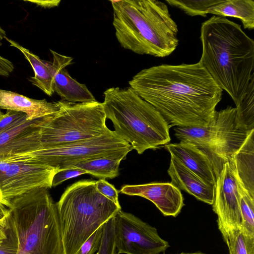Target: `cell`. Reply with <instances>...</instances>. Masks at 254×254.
Returning a JSON list of instances; mask_svg holds the SVG:
<instances>
[{
  "label": "cell",
  "instance_id": "1",
  "mask_svg": "<svg viewBox=\"0 0 254 254\" xmlns=\"http://www.w3.org/2000/svg\"><path fill=\"white\" fill-rule=\"evenodd\" d=\"M170 128L206 126L215 119L223 90L198 62L143 69L128 82Z\"/></svg>",
  "mask_w": 254,
  "mask_h": 254
},
{
  "label": "cell",
  "instance_id": "2",
  "mask_svg": "<svg viewBox=\"0 0 254 254\" xmlns=\"http://www.w3.org/2000/svg\"><path fill=\"white\" fill-rule=\"evenodd\" d=\"M199 62L236 106L245 96L254 73V41L241 25L212 16L201 24Z\"/></svg>",
  "mask_w": 254,
  "mask_h": 254
},
{
  "label": "cell",
  "instance_id": "3",
  "mask_svg": "<svg viewBox=\"0 0 254 254\" xmlns=\"http://www.w3.org/2000/svg\"><path fill=\"white\" fill-rule=\"evenodd\" d=\"M111 2L115 35L122 47L139 55L160 58L176 50L178 29L166 4L156 0Z\"/></svg>",
  "mask_w": 254,
  "mask_h": 254
},
{
  "label": "cell",
  "instance_id": "4",
  "mask_svg": "<svg viewBox=\"0 0 254 254\" xmlns=\"http://www.w3.org/2000/svg\"><path fill=\"white\" fill-rule=\"evenodd\" d=\"M106 119L114 131L138 154L156 149L171 140L170 127L160 113L130 87H111L104 92Z\"/></svg>",
  "mask_w": 254,
  "mask_h": 254
},
{
  "label": "cell",
  "instance_id": "5",
  "mask_svg": "<svg viewBox=\"0 0 254 254\" xmlns=\"http://www.w3.org/2000/svg\"><path fill=\"white\" fill-rule=\"evenodd\" d=\"M7 208L17 236V254H64L57 204L48 189L18 195Z\"/></svg>",
  "mask_w": 254,
  "mask_h": 254
},
{
  "label": "cell",
  "instance_id": "6",
  "mask_svg": "<svg viewBox=\"0 0 254 254\" xmlns=\"http://www.w3.org/2000/svg\"><path fill=\"white\" fill-rule=\"evenodd\" d=\"M56 204L64 254H76L100 226L122 209L98 191L96 181L89 180L67 187Z\"/></svg>",
  "mask_w": 254,
  "mask_h": 254
},
{
  "label": "cell",
  "instance_id": "7",
  "mask_svg": "<svg viewBox=\"0 0 254 254\" xmlns=\"http://www.w3.org/2000/svg\"><path fill=\"white\" fill-rule=\"evenodd\" d=\"M60 101L61 109L43 117L40 123L42 149L91 139L109 130L102 103Z\"/></svg>",
  "mask_w": 254,
  "mask_h": 254
},
{
  "label": "cell",
  "instance_id": "8",
  "mask_svg": "<svg viewBox=\"0 0 254 254\" xmlns=\"http://www.w3.org/2000/svg\"><path fill=\"white\" fill-rule=\"evenodd\" d=\"M236 108L228 106L217 112L209 125L197 127H175L174 135L180 141L191 142L206 152L215 165L218 175L223 165L229 162L249 132L236 125Z\"/></svg>",
  "mask_w": 254,
  "mask_h": 254
},
{
  "label": "cell",
  "instance_id": "9",
  "mask_svg": "<svg viewBox=\"0 0 254 254\" xmlns=\"http://www.w3.org/2000/svg\"><path fill=\"white\" fill-rule=\"evenodd\" d=\"M133 150L114 131L86 140L53 148L41 149L16 158L31 159L57 170L69 168L86 160L107 156H127Z\"/></svg>",
  "mask_w": 254,
  "mask_h": 254
},
{
  "label": "cell",
  "instance_id": "10",
  "mask_svg": "<svg viewBox=\"0 0 254 254\" xmlns=\"http://www.w3.org/2000/svg\"><path fill=\"white\" fill-rule=\"evenodd\" d=\"M57 170L31 159L0 162V204L7 208L14 197L37 188L50 189Z\"/></svg>",
  "mask_w": 254,
  "mask_h": 254
},
{
  "label": "cell",
  "instance_id": "11",
  "mask_svg": "<svg viewBox=\"0 0 254 254\" xmlns=\"http://www.w3.org/2000/svg\"><path fill=\"white\" fill-rule=\"evenodd\" d=\"M114 224L116 254H165L170 247L156 228L131 213L119 210Z\"/></svg>",
  "mask_w": 254,
  "mask_h": 254
},
{
  "label": "cell",
  "instance_id": "12",
  "mask_svg": "<svg viewBox=\"0 0 254 254\" xmlns=\"http://www.w3.org/2000/svg\"><path fill=\"white\" fill-rule=\"evenodd\" d=\"M212 205L225 241L231 231L240 227L241 221L238 182L228 162L223 165L217 176Z\"/></svg>",
  "mask_w": 254,
  "mask_h": 254
},
{
  "label": "cell",
  "instance_id": "13",
  "mask_svg": "<svg viewBox=\"0 0 254 254\" xmlns=\"http://www.w3.org/2000/svg\"><path fill=\"white\" fill-rule=\"evenodd\" d=\"M43 117L25 120L0 133V162L42 149L39 125Z\"/></svg>",
  "mask_w": 254,
  "mask_h": 254
},
{
  "label": "cell",
  "instance_id": "14",
  "mask_svg": "<svg viewBox=\"0 0 254 254\" xmlns=\"http://www.w3.org/2000/svg\"><path fill=\"white\" fill-rule=\"evenodd\" d=\"M119 192L148 199L166 216L176 217L185 205L181 190L171 183L127 185L123 186Z\"/></svg>",
  "mask_w": 254,
  "mask_h": 254
},
{
  "label": "cell",
  "instance_id": "15",
  "mask_svg": "<svg viewBox=\"0 0 254 254\" xmlns=\"http://www.w3.org/2000/svg\"><path fill=\"white\" fill-rule=\"evenodd\" d=\"M165 148L206 184L215 187L218 173L214 161L206 152L188 141L168 143Z\"/></svg>",
  "mask_w": 254,
  "mask_h": 254
},
{
  "label": "cell",
  "instance_id": "16",
  "mask_svg": "<svg viewBox=\"0 0 254 254\" xmlns=\"http://www.w3.org/2000/svg\"><path fill=\"white\" fill-rule=\"evenodd\" d=\"M167 172L171 180V183L175 187L200 201L213 204L215 187L206 184L172 155Z\"/></svg>",
  "mask_w": 254,
  "mask_h": 254
},
{
  "label": "cell",
  "instance_id": "17",
  "mask_svg": "<svg viewBox=\"0 0 254 254\" xmlns=\"http://www.w3.org/2000/svg\"><path fill=\"white\" fill-rule=\"evenodd\" d=\"M5 39L9 43L10 46L19 50L31 65L34 76L30 77L28 80L47 95L51 96L54 93V74L58 66L67 56L62 55L50 49L53 56V62L45 61L40 59L38 56L20 45L17 42L7 37Z\"/></svg>",
  "mask_w": 254,
  "mask_h": 254
},
{
  "label": "cell",
  "instance_id": "18",
  "mask_svg": "<svg viewBox=\"0 0 254 254\" xmlns=\"http://www.w3.org/2000/svg\"><path fill=\"white\" fill-rule=\"evenodd\" d=\"M61 108L60 101L48 102L46 99L30 98L17 93L0 89V109L26 114L32 120L53 114Z\"/></svg>",
  "mask_w": 254,
  "mask_h": 254
},
{
  "label": "cell",
  "instance_id": "19",
  "mask_svg": "<svg viewBox=\"0 0 254 254\" xmlns=\"http://www.w3.org/2000/svg\"><path fill=\"white\" fill-rule=\"evenodd\" d=\"M73 58L67 57L54 74V90L62 100L74 103H86L97 100L87 86L72 78L65 67L72 63Z\"/></svg>",
  "mask_w": 254,
  "mask_h": 254
},
{
  "label": "cell",
  "instance_id": "20",
  "mask_svg": "<svg viewBox=\"0 0 254 254\" xmlns=\"http://www.w3.org/2000/svg\"><path fill=\"white\" fill-rule=\"evenodd\" d=\"M254 129L235 153L229 163L237 181L254 197Z\"/></svg>",
  "mask_w": 254,
  "mask_h": 254
},
{
  "label": "cell",
  "instance_id": "21",
  "mask_svg": "<svg viewBox=\"0 0 254 254\" xmlns=\"http://www.w3.org/2000/svg\"><path fill=\"white\" fill-rule=\"evenodd\" d=\"M240 19L244 28L254 29V1L253 0H226L210 7L207 14Z\"/></svg>",
  "mask_w": 254,
  "mask_h": 254
},
{
  "label": "cell",
  "instance_id": "22",
  "mask_svg": "<svg viewBox=\"0 0 254 254\" xmlns=\"http://www.w3.org/2000/svg\"><path fill=\"white\" fill-rule=\"evenodd\" d=\"M126 157L107 156L90 159L77 163L72 167L81 169L100 179H112L118 176L120 162Z\"/></svg>",
  "mask_w": 254,
  "mask_h": 254
},
{
  "label": "cell",
  "instance_id": "23",
  "mask_svg": "<svg viewBox=\"0 0 254 254\" xmlns=\"http://www.w3.org/2000/svg\"><path fill=\"white\" fill-rule=\"evenodd\" d=\"M235 121L237 127L245 131L254 129V75L251 78L247 93L236 106Z\"/></svg>",
  "mask_w": 254,
  "mask_h": 254
},
{
  "label": "cell",
  "instance_id": "24",
  "mask_svg": "<svg viewBox=\"0 0 254 254\" xmlns=\"http://www.w3.org/2000/svg\"><path fill=\"white\" fill-rule=\"evenodd\" d=\"M237 182L240 195L241 229L246 237L254 239V197L238 181Z\"/></svg>",
  "mask_w": 254,
  "mask_h": 254
},
{
  "label": "cell",
  "instance_id": "25",
  "mask_svg": "<svg viewBox=\"0 0 254 254\" xmlns=\"http://www.w3.org/2000/svg\"><path fill=\"white\" fill-rule=\"evenodd\" d=\"M223 0H166L169 4L176 7L191 16L206 17L208 9Z\"/></svg>",
  "mask_w": 254,
  "mask_h": 254
},
{
  "label": "cell",
  "instance_id": "26",
  "mask_svg": "<svg viewBox=\"0 0 254 254\" xmlns=\"http://www.w3.org/2000/svg\"><path fill=\"white\" fill-rule=\"evenodd\" d=\"M224 241L229 254H254V239L244 235L241 227L231 231Z\"/></svg>",
  "mask_w": 254,
  "mask_h": 254
},
{
  "label": "cell",
  "instance_id": "27",
  "mask_svg": "<svg viewBox=\"0 0 254 254\" xmlns=\"http://www.w3.org/2000/svg\"><path fill=\"white\" fill-rule=\"evenodd\" d=\"M97 254H116L114 239V216L103 224L101 244Z\"/></svg>",
  "mask_w": 254,
  "mask_h": 254
},
{
  "label": "cell",
  "instance_id": "28",
  "mask_svg": "<svg viewBox=\"0 0 254 254\" xmlns=\"http://www.w3.org/2000/svg\"><path fill=\"white\" fill-rule=\"evenodd\" d=\"M103 225L100 226L81 245L76 254H94L100 247Z\"/></svg>",
  "mask_w": 254,
  "mask_h": 254
},
{
  "label": "cell",
  "instance_id": "29",
  "mask_svg": "<svg viewBox=\"0 0 254 254\" xmlns=\"http://www.w3.org/2000/svg\"><path fill=\"white\" fill-rule=\"evenodd\" d=\"M18 247L17 236L11 219V224L7 237L2 241L0 242V254H17Z\"/></svg>",
  "mask_w": 254,
  "mask_h": 254
},
{
  "label": "cell",
  "instance_id": "30",
  "mask_svg": "<svg viewBox=\"0 0 254 254\" xmlns=\"http://www.w3.org/2000/svg\"><path fill=\"white\" fill-rule=\"evenodd\" d=\"M27 120L26 114L12 110H7L0 119V133Z\"/></svg>",
  "mask_w": 254,
  "mask_h": 254
},
{
  "label": "cell",
  "instance_id": "31",
  "mask_svg": "<svg viewBox=\"0 0 254 254\" xmlns=\"http://www.w3.org/2000/svg\"><path fill=\"white\" fill-rule=\"evenodd\" d=\"M85 174H87L85 171L75 167L57 170L53 177L52 187H55L68 179Z\"/></svg>",
  "mask_w": 254,
  "mask_h": 254
},
{
  "label": "cell",
  "instance_id": "32",
  "mask_svg": "<svg viewBox=\"0 0 254 254\" xmlns=\"http://www.w3.org/2000/svg\"><path fill=\"white\" fill-rule=\"evenodd\" d=\"M96 187L101 194L113 202L118 206L121 207L119 201V191L113 185L105 180L99 179L96 181Z\"/></svg>",
  "mask_w": 254,
  "mask_h": 254
},
{
  "label": "cell",
  "instance_id": "33",
  "mask_svg": "<svg viewBox=\"0 0 254 254\" xmlns=\"http://www.w3.org/2000/svg\"><path fill=\"white\" fill-rule=\"evenodd\" d=\"M11 224V218L8 209L6 214L0 219V242L6 238Z\"/></svg>",
  "mask_w": 254,
  "mask_h": 254
},
{
  "label": "cell",
  "instance_id": "34",
  "mask_svg": "<svg viewBox=\"0 0 254 254\" xmlns=\"http://www.w3.org/2000/svg\"><path fill=\"white\" fill-rule=\"evenodd\" d=\"M14 70V65L9 60L0 55V75L8 76Z\"/></svg>",
  "mask_w": 254,
  "mask_h": 254
},
{
  "label": "cell",
  "instance_id": "35",
  "mask_svg": "<svg viewBox=\"0 0 254 254\" xmlns=\"http://www.w3.org/2000/svg\"><path fill=\"white\" fill-rule=\"evenodd\" d=\"M36 3L37 5L43 7L51 8L58 6L61 0H28Z\"/></svg>",
  "mask_w": 254,
  "mask_h": 254
},
{
  "label": "cell",
  "instance_id": "36",
  "mask_svg": "<svg viewBox=\"0 0 254 254\" xmlns=\"http://www.w3.org/2000/svg\"><path fill=\"white\" fill-rule=\"evenodd\" d=\"M8 208L0 204V219L3 217L7 213Z\"/></svg>",
  "mask_w": 254,
  "mask_h": 254
},
{
  "label": "cell",
  "instance_id": "37",
  "mask_svg": "<svg viewBox=\"0 0 254 254\" xmlns=\"http://www.w3.org/2000/svg\"><path fill=\"white\" fill-rule=\"evenodd\" d=\"M6 33L0 25V45H2V40L6 37Z\"/></svg>",
  "mask_w": 254,
  "mask_h": 254
},
{
  "label": "cell",
  "instance_id": "38",
  "mask_svg": "<svg viewBox=\"0 0 254 254\" xmlns=\"http://www.w3.org/2000/svg\"><path fill=\"white\" fill-rule=\"evenodd\" d=\"M206 254V253H202V252H193V253H184V252H182V253H181L180 254Z\"/></svg>",
  "mask_w": 254,
  "mask_h": 254
},
{
  "label": "cell",
  "instance_id": "39",
  "mask_svg": "<svg viewBox=\"0 0 254 254\" xmlns=\"http://www.w3.org/2000/svg\"><path fill=\"white\" fill-rule=\"evenodd\" d=\"M3 113L0 111V119L2 117V116L3 115Z\"/></svg>",
  "mask_w": 254,
  "mask_h": 254
}]
</instances>
